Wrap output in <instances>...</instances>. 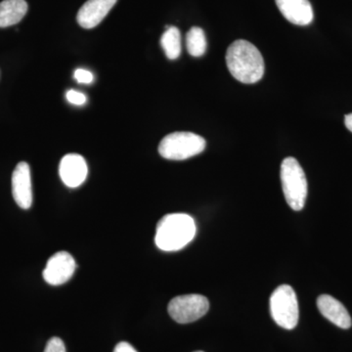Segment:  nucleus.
<instances>
[{
	"label": "nucleus",
	"instance_id": "1",
	"mask_svg": "<svg viewBox=\"0 0 352 352\" xmlns=\"http://www.w3.org/2000/svg\"><path fill=\"white\" fill-rule=\"evenodd\" d=\"M226 65L233 78L245 85L259 82L264 75L263 55L254 44L244 39L234 41L229 46Z\"/></svg>",
	"mask_w": 352,
	"mask_h": 352
},
{
	"label": "nucleus",
	"instance_id": "2",
	"mask_svg": "<svg viewBox=\"0 0 352 352\" xmlns=\"http://www.w3.org/2000/svg\"><path fill=\"white\" fill-rule=\"evenodd\" d=\"M196 232L193 217L186 214H166L157 223L155 243L162 251H179L195 238Z\"/></svg>",
	"mask_w": 352,
	"mask_h": 352
},
{
	"label": "nucleus",
	"instance_id": "3",
	"mask_svg": "<svg viewBox=\"0 0 352 352\" xmlns=\"http://www.w3.org/2000/svg\"><path fill=\"white\" fill-rule=\"evenodd\" d=\"M281 182L285 199L294 210H302L307 198V180L295 157H286L281 164Z\"/></svg>",
	"mask_w": 352,
	"mask_h": 352
},
{
	"label": "nucleus",
	"instance_id": "4",
	"mask_svg": "<svg viewBox=\"0 0 352 352\" xmlns=\"http://www.w3.org/2000/svg\"><path fill=\"white\" fill-rule=\"evenodd\" d=\"M206 140L193 132H173L163 138L159 145L162 157L171 161H183L205 151Z\"/></svg>",
	"mask_w": 352,
	"mask_h": 352
},
{
	"label": "nucleus",
	"instance_id": "5",
	"mask_svg": "<svg viewBox=\"0 0 352 352\" xmlns=\"http://www.w3.org/2000/svg\"><path fill=\"white\" fill-rule=\"evenodd\" d=\"M270 312L273 320L280 327L293 330L298 323L300 310L298 298L289 285H281L270 296Z\"/></svg>",
	"mask_w": 352,
	"mask_h": 352
},
{
	"label": "nucleus",
	"instance_id": "6",
	"mask_svg": "<svg viewBox=\"0 0 352 352\" xmlns=\"http://www.w3.org/2000/svg\"><path fill=\"white\" fill-rule=\"evenodd\" d=\"M210 309L206 296L184 295L175 296L168 303V311L171 318L179 324H188L205 316Z\"/></svg>",
	"mask_w": 352,
	"mask_h": 352
},
{
	"label": "nucleus",
	"instance_id": "7",
	"mask_svg": "<svg viewBox=\"0 0 352 352\" xmlns=\"http://www.w3.org/2000/svg\"><path fill=\"white\" fill-rule=\"evenodd\" d=\"M76 268L75 259L67 252H58L51 256L43 270V278L52 286L66 283L73 276Z\"/></svg>",
	"mask_w": 352,
	"mask_h": 352
},
{
	"label": "nucleus",
	"instance_id": "8",
	"mask_svg": "<svg viewBox=\"0 0 352 352\" xmlns=\"http://www.w3.org/2000/svg\"><path fill=\"white\" fill-rule=\"evenodd\" d=\"M14 200L23 210H29L32 204V177L30 166L25 162L17 164L12 175Z\"/></svg>",
	"mask_w": 352,
	"mask_h": 352
},
{
	"label": "nucleus",
	"instance_id": "9",
	"mask_svg": "<svg viewBox=\"0 0 352 352\" xmlns=\"http://www.w3.org/2000/svg\"><path fill=\"white\" fill-rule=\"evenodd\" d=\"M87 162L80 155L68 154L61 160L59 166L60 177L69 188L80 186L87 179Z\"/></svg>",
	"mask_w": 352,
	"mask_h": 352
},
{
	"label": "nucleus",
	"instance_id": "10",
	"mask_svg": "<svg viewBox=\"0 0 352 352\" xmlns=\"http://www.w3.org/2000/svg\"><path fill=\"white\" fill-rule=\"evenodd\" d=\"M118 0H87L76 15L78 25L83 29L97 27L115 6Z\"/></svg>",
	"mask_w": 352,
	"mask_h": 352
},
{
	"label": "nucleus",
	"instance_id": "11",
	"mask_svg": "<svg viewBox=\"0 0 352 352\" xmlns=\"http://www.w3.org/2000/svg\"><path fill=\"white\" fill-rule=\"evenodd\" d=\"M278 9L289 23L307 25L314 21L311 3L308 0H275Z\"/></svg>",
	"mask_w": 352,
	"mask_h": 352
},
{
	"label": "nucleus",
	"instance_id": "12",
	"mask_svg": "<svg viewBox=\"0 0 352 352\" xmlns=\"http://www.w3.org/2000/svg\"><path fill=\"white\" fill-rule=\"evenodd\" d=\"M317 307L320 314L342 329H349L352 325L351 315L344 305L332 296L322 295L317 298Z\"/></svg>",
	"mask_w": 352,
	"mask_h": 352
},
{
	"label": "nucleus",
	"instance_id": "13",
	"mask_svg": "<svg viewBox=\"0 0 352 352\" xmlns=\"http://www.w3.org/2000/svg\"><path fill=\"white\" fill-rule=\"evenodd\" d=\"M27 12L25 0H3L0 3V28L18 24Z\"/></svg>",
	"mask_w": 352,
	"mask_h": 352
},
{
	"label": "nucleus",
	"instance_id": "14",
	"mask_svg": "<svg viewBox=\"0 0 352 352\" xmlns=\"http://www.w3.org/2000/svg\"><path fill=\"white\" fill-rule=\"evenodd\" d=\"M164 54L170 60H176L182 54V34L176 27H166L161 38Z\"/></svg>",
	"mask_w": 352,
	"mask_h": 352
},
{
	"label": "nucleus",
	"instance_id": "15",
	"mask_svg": "<svg viewBox=\"0 0 352 352\" xmlns=\"http://www.w3.org/2000/svg\"><path fill=\"white\" fill-rule=\"evenodd\" d=\"M186 46L189 54L193 57L203 56L207 50L205 32L199 27H193L186 34Z\"/></svg>",
	"mask_w": 352,
	"mask_h": 352
},
{
	"label": "nucleus",
	"instance_id": "16",
	"mask_svg": "<svg viewBox=\"0 0 352 352\" xmlns=\"http://www.w3.org/2000/svg\"><path fill=\"white\" fill-rule=\"evenodd\" d=\"M67 100L69 103L73 104L76 106H82L87 103V95L83 94L82 92L76 91V90L71 89L67 91L66 94Z\"/></svg>",
	"mask_w": 352,
	"mask_h": 352
},
{
	"label": "nucleus",
	"instance_id": "17",
	"mask_svg": "<svg viewBox=\"0 0 352 352\" xmlns=\"http://www.w3.org/2000/svg\"><path fill=\"white\" fill-rule=\"evenodd\" d=\"M74 78H75L76 82L82 83V85H91L94 82V74L85 69H76Z\"/></svg>",
	"mask_w": 352,
	"mask_h": 352
},
{
	"label": "nucleus",
	"instance_id": "18",
	"mask_svg": "<svg viewBox=\"0 0 352 352\" xmlns=\"http://www.w3.org/2000/svg\"><path fill=\"white\" fill-rule=\"evenodd\" d=\"M44 352H66L64 342L59 338H51L46 344Z\"/></svg>",
	"mask_w": 352,
	"mask_h": 352
},
{
	"label": "nucleus",
	"instance_id": "19",
	"mask_svg": "<svg viewBox=\"0 0 352 352\" xmlns=\"http://www.w3.org/2000/svg\"><path fill=\"white\" fill-rule=\"evenodd\" d=\"M113 352H138L136 349H134L131 344H129V342H119V344L116 346L115 349H113Z\"/></svg>",
	"mask_w": 352,
	"mask_h": 352
},
{
	"label": "nucleus",
	"instance_id": "20",
	"mask_svg": "<svg viewBox=\"0 0 352 352\" xmlns=\"http://www.w3.org/2000/svg\"><path fill=\"white\" fill-rule=\"evenodd\" d=\"M344 124H346V129L352 132V113L346 116V118H344Z\"/></svg>",
	"mask_w": 352,
	"mask_h": 352
},
{
	"label": "nucleus",
	"instance_id": "21",
	"mask_svg": "<svg viewBox=\"0 0 352 352\" xmlns=\"http://www.w3.org/2000/svg\"><path fill=\"white\" fill-rule=\"evenodd\" d=\"M195 352H204V351H195Z\"/></svg>",
	"mask_w": 352,
	"mask_h": 352
}]
</instances>
